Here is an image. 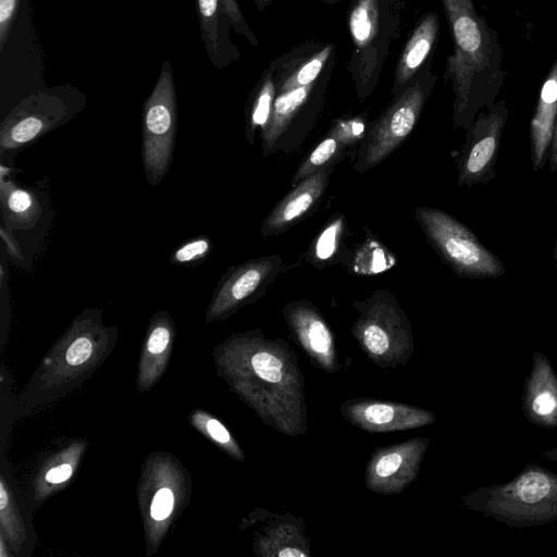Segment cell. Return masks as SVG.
I'll return each mask as SVG.
<instances>
[{"instance_id":"obj_1","label":"cell","mask_w":557,"mask_h":557,"mask_svg":"<svg viewBox=\"0 0 557 557\" xmlns=\"http://www.w3.org/2000/svg\"><path fill=\"white\" fill-rule=\"evenodd\" d=\"M453 40L445 83L454 94L453 125L467 131L476 114L497 101L507 73L498 33L472 0H441Z\"/></svg>"},{"instance_id":"obj_2","label":"cell","mask_w":557,"mask_h":557,"mask_svg":"<svg viewBox=\"0 0 557 557\" xmlns=\"http://www.w3.org/2000/svg\"><path fill=\"white\" fill-rule=\"evenodd\" d=\"M240 394L271 428L288 435L308 430L304 375L295 352L282 339L267 338L260 331L239 336Z\"/></svg>"},{"instance_id":"obj_3","label":"cell","mask_w":557,"mask_h":557,"mask_svg":"<svg viewBox=\"0 0 557 557\" xmlns=\"http://www.w3.org/2000/svg\"><path fill=\"white\" fill-rule=\"evenodd\" d=\"M404 8L403 0H351L349 4L348 70L360 101L376 87L389 47L400 36Z\"/></svg>"},{"instance_id":"obj_4","label":"cell","mask_w":557,"mask_h":557,"mask_svg":"<svg viewBox=\"0 0 557 557\" xmlns=\"http://www.w3.org/2000/svg\"><path fill=\"white\" fill-rule=\"evenodd\" d=\"M352 305L359 315L351 334L367 357L383 369L406 364L414 350L413 333L395 296L381 288Z\"/></svg>"},{"instance_id":"obj_5","label":"cell","mask_w":557,"mask_h":557,"mask_svg":"<svg viewBox=\"0 0 557 557\" xmlns=\"http://www.w3.org/2000/svg\"><path fill=\"white\" fill-rule=\"evenodd\" d=\"M433 58L418 72L409 87L373 121L360 141L354 168L364 173L391 156L411 134L430 98L437 75L432 71Z\"/></svg>"},{"instance_id":"obj_6","label":"cell","mask_w":557,"mask_h":557,"mask_svg":"<svg viewBox=\"0 0 557 557\" xmlns=\"http://www.w3.org/2000/svg\"><path fill=\"white\" fill-rule=\"evenodd\" d=\"M416 219L442 261L459 277L494 280L506 273L502 260L482 244L475 233L451 214L420 206Z\"/></svg>"},{"instance_id":"obj_7","label":"cell","mask_w":557,"mask_h":557,"mask_svg":"<svg viewBox=\"0 0 557 557\" xmlns=\"http://www.w3.org/2000/svg\"><path fill=\"white\" fill-rule=\"evenodd\" d=\"M335 60L313 83L276 95L260 139L264 157L293 152L309 134L323 107Z\"/></svg>"},{"instance_id":"obj_8","label":"cell","mask_w":557,"mask_h":557,"mask_svg":"<svg viewBox=\"0 0 557 557\" xmlns=\"http://www.w3.org/2000/svg\"><path fill=\"white\" fill-rule=\"evenodd\" d=\"M176 129L175 84L166 62L143 107L141 161L146 181L151 186L159 185L171 168Z\"/></svg>"},{"instance_id":"obj_9","label":"cell","mask_w":557,"mask_h":557,"mask_svg":"<svg viewBox=\"0 0 557 557\" xmlns=\"http://www.w3.org/2000/svg\"><path fill=\"white\" fill-rule=\"evenodd\" d=\"M81 100L58 89L34 92L20 101L0 125L1 156L16 153L69 122Z\"/></svg>"},{"instance_id":"obj_10","label":"cell","mask_w":557,"mask_h":557,"mask_svg":"<svg viewBox=\"0 0 557 557\" xmlns=\"http://www.w3.org/2000/svg\"><path fill=\"white\" fill-rule=\"evenodd\" d=\"M509 108L498 100L482 109L466 131L457 160V186L486 185L496 176V164Z\"/></svg>"},{"instance_id":"obj_11","label":"cell","mask_w":557,"mask_h":557,"mask_svg":"<svg viewBox=\"0 0 557 557\" xmlns=\"http://www.w3.org/2000/svg\"><path fill=\"white\" fill-rule=\"evenodd\" d=\"M278 255L250 259L232 267L222 275L207 311V321L225 319L240 307L259 299L284 271Z\"/></svg>"},{"instance_id":"obj_12","label":"cell","mask_w":557,"mask_h":557,"mask_svg":"<svg viewBox=\"0 0 557 557\" xmlns=\"http://www.w3.org/2000/svg\"><path fill=\"white\" fill-rule=\"evenodd\" d=\"M429 442L426 437H414L377 448L367 465V488L381 495L406 490L418 476Z\"/></svg>"},{"instance_id":"obj_13","label":"cell","mask_w":557,"mask_h":557,"mask_svg":"<svg viewBox=\"0 0 557 557\" xmlns=\"http://www.w3.org/2000/svg\"><path fill=\"white\" fill-rule=\"evenodd\" d=\"M339 412L351 425L372 433L418 429L436 420L423 408L371 398L348 399Z\"/></svg>"},{"instance_id":"obj_14","label":"cell","mask_w":557,"mask_h":557,"mask_svg":"<svg viewBox=\"0 0 557 557\" xmlns=\"http://www.w3.org/2000/svg\"><path fill=\"white\" fill-rule=\"evenodd\" d=\"M282 312L290 334L315 367L329 373L337 371L335 338L318 308L301 299L286 304Z\"/></svg>"},{"instance_id":"obj_15","label":"cell","mask_w":557,"mask_h":557,"mask_svg":"<svg viewBox=\"0 0 557 557\" xmlns=\"http://www.w3.org/2000/svg\"><path fill=\"white\" fill-rule=\"evenodd\" d=\"M333 169L320 171L294 186L263 220L262 236L282 234L308 216L321 202Z\"/></svg>"},{"instance_id":"obj_16","label":"cell","mask_w":557,"mask_h":557,"mask_svg":"<svg viewBox=\"0 0 557 557\" xmlns=\"http://www.w3.org/2000/svg\"><path fill=\"white\" fill-rule=\"evenodd\" d=\"M368 127L366 116L361 115L336 121L329 133L299 163L290 181L292 187L320 171L334 168L344 158L349 147L362 140Z\"/></svg>"},{"instance_id":"obj_17","label":"cell","mask_w":557,"mask_h":557,"mask_svg":"<svg viewBox=\"0 0 557 557\" xmlns=\"http://www.w3.org/2000/svg\"><path fill=\"white\" fill-rule=\"evenodd\" d=\"M333 60L334 45L320 42L302 44L273 60L276 95L313 83Z\"/></svg>"},{"instance_id":"obj_18","label":"cell","mask_w":557,"mask_h":557,"mask_svg":"<svg viewBox=\"0 0 557 557\" xmlns=\"http://www.w3.org/2000/svg\"><path fill=\"white\" fill-rule=\"evenodd\" d=\"M557 121V57L552 63L539 91L530 121V159L534 172L548 162Z\"/></svg>"},{"instance_id":"obj_19","label":"cell","mask_w":557,"mask_h":557,"mask_svg":"<svg viewBox=\"0 0 557 557\" xmlns=\"http://www.w3.org/2000/svg\"><path fill=\"white\" fill-rule=\"evenodd\" d=\"M438 30L440 18L436 12H429L420 17L398 59L392 87L393 98L401 95L424 63L433 58Z\"/></svg>"},{"instance_id":"obj_20","label":"cell","mask_w":557,"mask_h":557,"mask_svg":"<svg viewBox=\"0 0 557 557\" xmlns=\"http://www.w3.org/2000/svg\"><path fill=\"white\" fill-rule=\"evenodd\" d=\"M0 206L3 224L11 230H30L41 215V206L37 196L4 175H1L0 180Z\"/></svg>"},{"instance_id":"obj_21","label":"cell","mask_w":557,"mask_h":557,"mask_svg":"<svg viewBox=\"0 0 557 557\" xmlns=\"http://www.w3.org/2000/svg\"><path fill=\"white\" fill-rule=\"evenodd\" d=\"M260 554L270 557H308L310 545L304 534L302 523L292 518L271 523L259 539Z\"/></svg>"},{"instance_id":"obj_22","label":"cell","mask_w":557,"mask_h":557,"mask_svg":"<svg viewBox=\"0 0 557 557\" xmlns=\"http://www.w3.org/2000/svg\"><path fill=\"white\" fill-rule=\"evenodd\" d=\"M275 98L274 67L270 63L252 92L246 110L245 138L248 144L255 143L257 133L260 134L269 122Z\"/></svg>"},{"instance_id":"obj_23","label":"cell","mask_w":557,"mask_h":557,"mask_svg":"<svg viewBox=\"0 0 557 557\" xmlns=\"http://www.w3.org/2000/svg\"><path fill=\"white\" fill-rule=\"evenodd\" d=\"M537 373H533L532 381L529 385V407L533 417L542 418L548 424V417H552L554 423L557 422V383L552 382L553 374L548 375L549 367L543 366L542 361L536 367Z\"/></svg>"},{"instance_id":"obj_24","label":"cell","mask_w":557,"mask_h":557,"mask_svg":"<svg viewBox=\"0 0 557 557\" xmlns=\"http://www.w3.org/2000/svg\"><path fill=\"white\" fill-rule=\"evenodd\" d=\"M345 226V216L334 215L319 233L309 248L307 257L314 267H325L336 257Z\"/></svg>"},{"instance_id":"obj_25","label":"cell","mask_w":557,"mask_h":557,"mask_svg":"<svg viewBox=\"0 0 557 557\" xmlns=\"http://www.w3.org/2000/svg\"><path fill=\"white\" fill-rule=\"evenodd\" d=\"M395 257L377 240H369L360 247L354 262L352 271L362 275H372L386 271L395 264Z\"/></svg>"},{"instance_id":"obj_26","label":"cell","mask_w":557,"mask_h":557,"mask_svg":"<svg viewBox=\"0 0 557 557\" xmlns=\"http://www.w3.org/2000/svg\"><path fill=\"white\" fill-rule=\"evenodd\" d=\"M198 10L208 50L218 58L221 53L218 21L220 13H225L223 2L222 0H198Z\"/></svg>"},{"instance_id":"obj_27","label":"cell","mask_w":557,"mask_h":557,"mask_svg":"<svg viewBox=\"0 0 557 557\" xmlns=\"http://www.w3.org/2000/svg\"><path fill=\"white\" fill-rule=\"evenodd\" d=\"M213 244L210 237L201 235L189 238L180 245L170 257L175 265L194 267L203 262L211 253Z\"/></svg>"},{"instance_id":"obj_28","label":"cell","mask_w":557,"mask_h":557,"mask_svg":"<svg viewBox=\"0 0 557 557\" xmlns=\"http://www.w3.org/2000/svg\"><path fill=\"white\" fill-rule=\"evenodd\" d=\"M205 428L213 441L226 447L227 450L237 458H243V454L233 441L230 432L219 420L210 417L207 418Z\"/></svg>"},{"instance_id":"obj_29","label":"cell","mask_w":557,"mask_h":557,"mask_svg":"<svg viewBox=\"0 0 557 557\" xmlns=\"http://www.w3.org/2000/svg\"><path fill=\"white\" fill-rule=\"evenodd\" d=\"M174 506V495L170 488L159 490L151 503L150 515L154 520H163L170 516Z\"/></svg>"},{"instance_id":"obj_30","label":"cell","mask_w":557,"mask_h":557,"mask_svg":"<svg viewBox=\"0 0 557 557\" xmlns=\"http://www.w3.org/2000/svg\"><path fill=\"white\" fill-rule=\"evenodd\" d=\"M20 0H0V51L3 50Z\"/></svg>"},{"instance_id":"obj_31","label":"cell","mask_w":557,"mask_h":557,"mask_svg":"<svg viewBox=\"0 0 557 557\" xmlns=\"http://www.w3.org/2000/svg\"><path fill=\"white\" fill-rule=\"evenodd\" d=\"M0 235L3 240L4 246L7 248L8 253L12 258L22 259V251H21L20 245L15 240V238L11 232V228H9L4 224H2V226L0 227Z\"/></svg>"},{"instance_id":"obj_32","label":"cell","mask_w":557,"mask_h":557,"mask_svg":"<svg viewBox=\"0 0 557 557\" xmlns=\"http://www.w3.org/2000/svg\"><path fill=\"white\" fill-rule=\"evenodd\" d=\"M72 475V467L67 463L50 469L46 474V480L57 484L66 481Z\"/></svg>"},{"instance_id":"obj_33","label":"cell","mask_w":557,"mask_h":557,"mask_svg":"<svg viewBox=\"0 0 557 557\" xmlns=\"http://www.w3.org/2000/svg\"><path fill=\"white\" fill-rule=\"evenodd\" d=\"M548 168L552 173L557 172V121L555 126L554 138L548 157Z\"/></svg>"},{"instance_id":"obj_34","label":"cell","mask_w":557,"mask_h":557,"mask_svg":"<svg viewBox=\"0 0 557 557\" xmlns=\"http://www.w3.org/2000/svg\"><path fill=\"white\" fill-rule=\"evenodd\" d=\"M270 2L271 0H256L259 10H263Z\"/></svg>"},{"instance_id":"obj_35","label":"cell","mask_w":557,"mask_h":557,"mask_svg":"<svg viewBox=\"0 0 557 557\" xmlns=\"http://www.w3.org/2000/svg\"><path fill=\"white\" fill-rule=\"evenodd\" d=\"M554 262H555V270H556V280H557V237L555 239V246H554Z\"/></svg>"},{"instance_id":"obj_36","label":"cell","mask_w":557,"mask_h":557,"mask_svg":"<svg viewBox=\"0 0 557 557\" xmlns=\"http://www.w3.org/2000/svg\"><path fill=\"white\" fill-rule=\"evenodd\" d=\"M322 1H324V2H326V3H331V4H333V3H336V2H338V1H341V0H322Z\"/></svg>"}]
</instances>
